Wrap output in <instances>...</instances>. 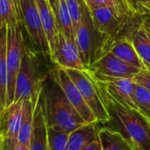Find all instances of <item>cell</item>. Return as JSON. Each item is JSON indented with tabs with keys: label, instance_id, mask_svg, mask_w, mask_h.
<instances>
[{
	"label": "cell",
	"instance_id": "cell-14",
	"mask_svg": "<svg viewBox=\"0 0 150 150\" xmlns=\"http://www.w3.org/2000/svg\"><path fill=\"white\" fill-rule=\"evenodd\" d=\"M40 21L43 26V30L45 32L49 48H50V57L53 52L55 49L57 40H58V26L55 19V16L53 12V10L47 0H35Z\"/></svg>",
	"mask_w": 150,
	"mask_h": 150
},
{
	"label": "cell",
	"instance_id": "cell-25",
	"mask_svg": "<svg viewBox=\"0 0 150 150\" xmlns=\"http://www.w3.org/2000/svg\"><path fill=\"white\" fill-rule=\"evenodd\" d=\"M67 7L69 9V11L70 13L74 32L76 29L80 18H81V1L80 0H65Z\"/></svg>",
	"mask_w": 150,
	"mask_h": 150
},
{
	"label": "cell",
	"instance_id": "cell-3",
	"mask_svg": "<svg viewBox=\"0 0 150 150\" xmlns=\"http://www.w3.org/2000/svg\"><path fill=\"white\" fill-rule=\"evenodd\" d=\"M81 1V18L75 30V41L83 64L89 69L99 57L108 52L110 38L95 26L91 12L83 0Z\"/></svg>",
	"mask_w": 150,
	"mask_h": 150
},
{
	"label": "cell",
	"instance_id": "cell-32",
	"mask_svg": "<svg viewBox=\"0 0 150 150\" xmlns=\"http://www.w3.org/2000/svg\"><path fill=\"white\" fill-rule=\"evenodd\" d=\"M143 25H144V28L147 32V34L149 36V39L150 40V21L147 18L145 20H143Z\"/></svg>",
	"mask_w": 150,
	"mask_h": 150
},
{
	"label": "cell",
	"instance_id": "cell-9",
	"mask_svg": "<svg viewBox=\"0 0 150 150\" xmlns=\"http://www.w3.org/2000/svg\"><path fill=\"white\" fill-rule=\"evenodd\" d=\"M51 76L59 84L69 102L77 111L80 116L83 119V120L86 123L97 122L95 116L93 115L92 112L89 108L79 90L77 89L74 82L71 80L69 76L67 74L65 69L57 67L51 73Z\"/></svg>",
	"mask_w": 150,
	"mask_h": 150
},
{
	"label": "cell",
	"instance_id": "cell-4",
	"mask_svg": "<svg viewBox=\"0 0 150 150\" xmlns=\"http://www.w3.org/2000/svg\"><path fill=\"white\" fill-rule=\"evenodd\" d=\"M43 83L37 55L25 45L16 79L13 102L31 100L37 103L43 90Z\"/></svg>",
	"mask_w": 150,
	"mask_h": 150
},
{
	"label": "cell",
	"instance_id": "cell-11",
	"mask_svg": "<svg viewBox=\"0 0 150 150\" xmlns=\"http://www.w3.org/2000/svg\"><path fill=\"white\" fill-rule=\"evenodd\" d=\"M50 58L57 67L64 69H88L80 58L76 41L68 39L60 31L58 32V40L55 49Z\"/></svg>",
	"mask_w": 150,
	"mask_h": 150
},
{
	"label": "cell",
	"instance_id": "cell-28",
	"mask_svg": "<svg viewBox=\"0 0 150 150\" xmlns=\"http://www.w3.org/2000/svg\"><path fill=\"white\" fill-rule=\"evenodd\" d=\"M150 0H126V3L130 11L135 14H140V7L142 4L149 2Z\"/></svg>",
	"mask_w": 150,
	"mask_h": 150
},
{
	"label": "cell",
	"instance_id": "cell-30",
	"mask_svg": "<svg viewBox=\"0 0 150 150\" xmlns=\"http://www.w3.org/2000/svg\"><path fill=\"white\" fill-rule=\"evenodd\" d=\"M140 14L141 15H147L150 16V1L144 3L140 7Z\"/></svg>",
	"mask_w": 150,
	"mask_h": 150
},
{
	"label": "cell",
	"instance_id": "cell-17",
	"mask_svg": "<svg viewBox=\"0 0 150 150\" xmlns=\"http://www.w3.org/2000/svg\"><path fill=\"white\" fill-rule=\"evenodd\" d=\"M7 26L0 27V115L6 107L7 96Z\"/></svg>",
	"mask_w": 150,
	"mask_h": 150
},
{
	"label": "cell",
	"instance_id": "cell-33",
	"mask_svg": "<svg viewBox=\"0 0 150 150\" xmlns=\"http://www.w3.org/2000/svg\"><path fill=\"white\" fill-rule=\"evenodd\" d=\"M1 140H2V136H1V134H0V142H1Z\"/></svg>",
	"mask_w": 150,
	"mask_h": 150
},
{
	"label": "cell",
	"instance_id": "cell-24",
	"mask_svg": "<svg viewBox=\"0 0 150 150\" xmlns=\"http://www.w3.org/2000/svg\"><path fill=\"white\" fill-rule=\"evenodd\" d=\"M48 149L67 150V142L69 134L59 132L48 127Z\"/></svg>",
	"mask_w": 150,
	"mask_h": 150
},
{
	"label": "cell",
	"instance_id": "cell-29",
	"mask_svg": "<svg viewBox=\"0 0 150 150\" xmlns=\"http://www.w3.org/2000/svg\"><path fill=\"white\" fill-rule=\"evenodd\" d=\"M83 150H103L101 143L99 142V139L96 142H93L91 143H90L89 145H87Z\"/></svg>",
	"mask_w": 150,
	"mask_h": 150
},
{
	"label": "cell",
	"instance_id": "cell-31",
	"mask_svg": "<svg viewBox=\"0 0 150 150\" xmlns=\"http://www.w3.org/2000/svg\"><path fill=\"white\" fill-rule=\"evenodd\" d=\"M52 10H53V12L54 14V16L56 15V12H57V7H58V3H59V0H47Z\"/></svg>",
	"mask_w": 150,
	"mask_h": 150
},
{
	"label": "cell",
	"instance_id": "cell-23",
	"mask_svg": "<svg viewBox=\"0 0 150 150\" xmlns=\"http://www.w3.org/2000/svg\"><path fill=\"white\" fill-rule=\"evenodd\" d=\"M134 96L138 111L150 121V92L144 86L135 83Z\"/></svg>",
	"mask_w": 150,
	"mask_h": 150
},
{
	"label": "cell",
	"instance_id": "cell-12",
	"mask_svg": "<svg viewBox=\"0 0 150 150\" xmlns=\"http://www.w3.org/2000/svg\"><path fill=\"white\" fill-rule=\"evenodd\" d=\"M26 100L13 102L0 115V134L3 138L17 139L24 117Z\"/></svg>",
	"mask_w": 150,
	"mask_h": 150
},
{
	"label": "cell",
	"instance_id": "cell-2",
	"mask_svg": "<svg viewBox=\"0 0 150 150\" xmlns=\"http://www.w3.org/2000/svg\"><path fill=\"white\" fill-rule=\"evenodd\" d=\"M98 86L112 117L110 122H116L119 127L117 131L121 133L137 150H150L149 120L139 111L120 105L99 84Z\"/></svg>",
	"mask_w": 150,
	"mask_h": 150
},
{
	"label": "cell",
	"instance_id": "cell-35",
	"mask_svg": "<svg viewBox=\"0 0 150 150\" xmlns=\"http://www.w3.org/2000/svg\"><path fill=\"white\" fill-rule=\"evenodd\" d=\"M149 18V20H150V16H149V18Z\"/></svg>",
	"mask_w": 150,
	"mask_h": 150
},
{
	"label": "cell",
	"instance_id": "cell-1",
	"mask_svg": "<svg viewBox=\"0 0 150 150\" xmlns=\"http://www.w3.org/2000/svg\"><path fill=\"white\" fill-rule=\"evenodd\" d=\"M41 98L48 127L69 134L86 124L52 76L51 82L46 88L43 84Z\"/></svg>",
	"mask_w": 150,
	"mask_h": 150
},
{
	"label": "cell",
	"instance_id": "cell-13",
	"mask_svg": "<svg viewBox=\"0 0 150 150\" xmlns=\"http://www.w3.org/2000/svg\"><path fill=\"white\" fill-rule=\"evenodd\" d=\"M47 130L48 127L40 94L34 111L33 129L29 143L30 150H49Z\"/></svg>",
	"mask_w": 150,
	"mask_h": 150
},
{
	"label": "cell",
	"instance_id": "cell-5",
	"mask_svg": "<svg viewBox=\"0 0 150 150\" xmlns=\"http://www.w3.org/2000/svg\"><path fill=\"white\" fill-rule=\"evenodd\" d=\"M74 82L98 123H109L112 117L107 109L102 91L91 73L87 70L65 69Z\"/></svg>",
	"mask_w": 150,
	"mask_h": 150
},
{
	"label": "cell",
	"instance_id": "cell-6",
	"mask_svg": "<svg viewBox=\"0 0 150 150\" xmlns=\"http://www.w3.org/2000/svg\"><path fill=\"white\" fill-rule=\"evenodd\" d=\"M22 23L18 22L7 25V96L6 107L14 101L16 79L20 68L25 40L22 33Z\"/></svg>",
	"mask_w": 150,
	"mask_h": 150
},
{
	"label": "cell",
	"instance_id": "cell-22",
	"mask_svg": "<svg viewBox=\"0 0 150 150\" xmlns=\"http://www.w3.org/2000/svg\"><path fill=\"white\" fill-rule=\"evenodd\" d=\"M18 22H21L18 0H0V27Z\"/></svg>",
	"mask_w": 150,
	"mask_h": 150
},
{
	"label": "cell",
	"instance_id": "cell-36",
	"mask_svg": "<svg viewBox=\"0 0 150 150\" xmlns=\"http://www.w3.org/2000/svg\"><path fill=\"white\" fill-rule=\"evenodd\" d=\"M148 19H149V18H148ZM149 21H150V20H149Z\"/></svg>",
	"mask_w": 150,
	"mask_h": 150
},
{
	"label": "cell",
	"instance_id": "cell-16",
	"mask_svg": "<svg viewBox=\"0 0 150 150\" xmlns=\"http://www.w3.org/2000/svg\"><path fill=\"white\" fill-rule=\"evenodd\" d=\"M108 52L136 68L144 69V65L130 39H121L113 41L109 47Z\"/></svg>",
	"mask_w": 150,
	"mask_h": 150
},
{
	"label": "cell",
	"instance_id": "cell-26",
	"mask_svg": "<svg viewBox=\"0 0 150 150\" xmlns=\"http://www.w3.org/2000/svg\"><path fill=\"white\" fill-rule=\"evenodd\" d=\"M0 150H30L29 147L20 144L18 139L3 138L0 142Z\"/></svg>",
	"mask_w": 150,
	"mask_h": 150
},
{
	"label": "cell",
	"instance_id": "cell-27",
	"mask_svg": "<svg viewBox=\"0 0 150 150\" xmlns=\"http://www.w3.org/2000/svg\"><path fill=\"white\" fill-rule=\"evenodd\" d=\"M134 81L144 86L150 92V71L142 69L138 75L134 77Z\"/></svg>",
	"mask_w": 150,
	"mask_h": 150
},
{
	"label": "cell",
	"instance_id": "cell-15",
	"mask_svg": "<svg viewBox=\"0 0 150 150\" xmlns=\"http://www.w3.org/2000/svg\"><path fill=\"white\" fill-rule=\"evenodd\" d=\"M97 122L86 123L69 134L67 150H83L90 143L98 140Z\"/></svg>",
	"mask_w": 150,
	"mask_h": 150
},
{
	"label": "cell",
	"instance_id": "cell-21",
	"mask_svg": "<svg viewBox=\"0 0 150 150\" xmlns=\"http://www.w3.org/2000/svg\"><path fill=\"white\" fill-rule=\"evenodd\" d=\"M55 19L58 30L62 32L65 37L71 40H75V32L72 23V18L65 0H59Z\"/></svg>",
	"mask_w": 150,
	"mask_h": 150
},
{
	"label": "cell",
	"instance_id": "cell-10",
	"mask_svg": "<svg viewBox=\"0 0 150 150\" xmlns=\"http://www.w3.org/2000/svg\"><path fill=\"white\" fill-rule=\"evenodd\" d=\"M93 76L98 83L117 103L127 109L138 111L134 96L135 86L134 78H110L95 76Z\"/></svg>",
	"mask_w": 150,
	"mask_h": 150
},
{
	"label": "cell",
	"instance_id": "cell-8",
	"mask_svg": "<svg viewBox=\"0 0 150 150\" xmlns=\"http://www.w3.org/2000/svg\"><path fill=\"white\" fill-rule=\"evenodd\" d=\"M88 70L95 76L134 78L142 69L122 61L110 52H106L95 61Z\"/></svg>",
	"mask_w": 150,
	"mask_h": 150
},
{
	"label": "cell",
	"instance_id": "cell-7",
	"mask_svg": "<svg viewBox=\"0 0 150 150\" xmlns=\"http://www.w3.org/2000/svg\"><path fill=\"white\" fill-rule=\"evenodd\" d=\"M22 25L26 29L30 40L45 55L50 57L49 45L43 30L35 0H18Z\"/></svg>",
	"mask_w": 150,
	"mask_h": 150
},
{
	"label": "cell",
	"instance_id": "cell-19",
	"mask_svg": "<svg viewBox=\"0 0 150 150\" xmlns=\"http://www.w3.org/2000/svg\"><path fill=\"white\" fill-rule=\"evenodd\" d=\"M132 42L144 65V69L150 71V40L143 23L134 32Z\"/></svg>",
	"mask_w": 150,
	"mask_h": 150
},
{
	"label": "cell",
	"instance_id": "cell-18",
	"mask_svg": "<svg viewBox=\"0 0 150 150\" xmlns=\"http://www.w3.org/2000/svg\"><path fill=\"white\" fill-rule=\"evenodd\" d=\"M98 139L103 150H137L121 133L110 127L100 128Z\"/></svg>",
	"mask_w": 150,
	"mask_h": 150
},
{
	"label": "cell",
	"instance_id": "cell-20",
	"mask_svg": "<svg viewBox=\"0 0 150 150\" xmlns=\"http://www.w3.org/2000/svg\"><path fill=\"white\" fill-rule=\"evenodd\" d=\"M37 103L33 102L31 100L25 101V108L23 120H22V125H21V127H20V130H19L17 139L20 144L26 146V147H29V143H30V138H31L33 123L34 111H35Z\"/></svg>",
	"mask_w": 150,
	"mask_h": 150
},
{
	"label": "cell",
	"instance_id": "cell-34",
	"mask_svg": "<svg viewBox=\"0 0 150 150\" xmlns=\"http://www.w3.org/2000/svg\"><path fill=\"white\" fill-rule=\"evenodd\" d=\"M123 1H124V2L126 3V0H123ZM126 4H127V3H126ZM127 7H128V6H127ZM129 10H130V9H129Z\"/></svg>",
	"mask_w": 150,
	"mask_h": 150
}]
</instances>
